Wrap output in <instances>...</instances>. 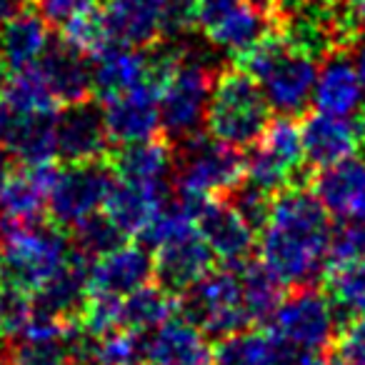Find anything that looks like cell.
<instances>
[{
    "instance_id": "6da1fadb",
    "label": "cell",
    "mask_w": 365,
    "mask_h": 365,
    "mask_svg": "<svg viewBox=\"0 0 365 365\" xmlns=\"http://www.w3.org/2000/svg\"><path fill=\"white\" fill-rule=\"evenodd\" d=\"M333 230L328 208L308 185L280 190L258 230L260 263L273 270L285 288L315 285L330 263Z\"/></svg>"
},
{
    "instance_id": "7a4b0ae2",
    "label": "cell",
    "mask_w": 365,
    "mask_h": 365,
    "mask_svg": "<svg viewBox=\"0 0 365 365\" xmlns=\"http://www.w3.org/2000/svg\"><path fill=\"white\" fill-rule=\"evenodd\" d=\"M318 58L293 46L278 28H270L250 51L235 58V66L258 81L270 110L300 118L308 113L318 81Z\"/></svg>"
},
{
    "instance_id": "3957f363",
    "label": "cell",
    "mask_w": 365,
    "mask_h": 365,
    "mask_svg": "<svg viewBox=\"0 0 365 365\" xmlns=\"http://www.w3.org/2000/svg\"><path fill=\"white\" fill-rule=\"evenodd\" d=\"M268 125L270 103L258 81L238 66L218 71L205 113V130L215 140L250 150Z\"/></svg>"
},
{
    "instance_id": "277c9868",
    "label": "cell",
    "mask_w": 365,
    "mask_h": 365,
    "mask_svg": "<svg viewBox=\"0 0 365 365\" xmlns=\"http://www.w3.org/2000/svg\"><path fill=\"white\" fill-rule=\"evenodd\" d=\"M245 180L243 150L205 133L175 143L173 190L185 198H225Z\"/></svg>"
},
{
    "instance_id": "5b68a950",
    "label": "cell",
    "mask_w": 365,
    "mask_h": 365,
    "mask_svg": "<svg viewBox=\"0 0 365 365\" xmlns=\"http://www.w3.org/2000/svg\"><path fill=\"white\" fill-rule=\"evenodd\" d=\"M3 245V278L21 293H38L53 280L73 255V240L66 228L53 220H41L0 238Z\"/></svg>"
},
{
    "instance_id": "8992f818",
    "label": "cell",
    "mask_w": 365,
    "mask_h": 365,
    "mask_svg": "<svg viewBox=\"0 0 365 365\" xmlns=\"http://www.w3.org/2000/svg\"><path fill=\"white\" fill-rule=\"evenodd\" d=\"M215 68L180 46L160 86V128L173 143L200 133L215 86Z\"/></svg>"
},
{
    "instance_id": "52a82bcc",
    "label": "cell",
    "mask_w": 365,
    "mask_h": 365,
    "mask_svg": "<svg viewBox=\"0 0 365 365\" xmlns=\"http://www.w3.org/2000/svg\"><path fill=\"white\" fill-rule=\"evenodd\" d=\"M245 180L273 195L293 185H310L313 168L305 160L303 133L295 118L275 115V120H270L260 140L245 155Z\"/></svg>"
},
{
    "instance_id": "ba28073f",
    "label": "cell",
    "mask_w": 365,
    "mask_h": 365,
    "mask_svg": "<svg viewBox=\"0 0 365 365\" xmlns=\"http://www.w3.org/2000/svg\"><path fill=\"white\" fill-rule=\"evenodd\" d=\"M178 298H180L178 308L182 310V318L198 325L205 335L223 338V335L253 328L243 303L240 275L235 265H225L218 270L213 268Z\"/></svg>"
},
{
    "instance_id": "9c48e42d",
    "label": "cell",
    "mask_w": 365,
    "mask_h": 365,
    "mask_svg": "<svg viewBox=\"0 0 365 365\" xmlns=\"http://www.w3.org/2000/svg\"><path fill=\"white\" fill-rule=\"evenodd\" d=\"M338 328L340 320L333 303L323 293V288L318 290L315 285L288 288L283 303L270 318V333L280 343L305 350V353L330 350Z\"/></svg>"
},
{
    "instance_id": "30bf717a",
    "label": "cell",
    "mask_w": 365,
    "mask_h": 365,
    "mask_svg": "<svg viewBox=\"0 0 365 365\" xmlns=\"http://www.w3.org/2000/svg\"><path fill=\"white\" fill-rule=\"evenodd\" d=\"M113 182L115 173L108 158L96 163H76V165L63 163L48 195V215L56 225L71 230L73 225L106 205Z\"/></svg>"
},
{
    "instance_id": "8fae6325",
    "label": "cell",
    "mask_w": 365,
    "mask_h": 365,
    "mask_svg": "<svg viewBox=\"0 0 365 365\" xmlns=\"http://www.w3.org/2000/svg\"><path fill=\"white\" fill-rule=\"evenodd\" d=\"M195 28L213 48L238 58L273 28V18L253 0H198Z\"/></svg>"
},
{
    "instance_id": "7c38bea8",
    "label": "cell",
    "mask_w": 365,
    "mask_h": 365,
    "mask_svg": "<svg viewBox=\"0 0 365 365\" xmlns=\"http://www.w3.org/2000/svg\"><path fill=\"white\" fill-rule=\"evenodd\" d=\"M193 213L195 225L213 255L223 265H243L258 245V230L225 198H185L175 195Z\"/></svg>"
},
{
    "instance_id": "4fadbf2b",
    "label": "cell",
    "mask_w": 365,
    "mask_h": 365,
    "mask_svg": "<svg viewBox=\"0 0 365 365\" xmlns=\"http://www.w3.org/2000/svg\"><path fill=\"white\" fill-rule=\"evenodd\" d=\"M305 160L315 170L338 165V163L365 153V106L353 115H328V113H305L300 120Z\"/></svg>"
},
{
    "instance_id": "5bb4252c",
    "label": "cell",
    "mask_w": 365,
    "mask_h": 365,
    "mask_svg": "<svg viewBox=\"0 0 365 365\" xmlns=\"http://www.w3.org/2000/svg\"><path fill=\"white\" fill-rule=\"evenodd\" d=\"M58 175V165H23V170H13L8 182L0 188V238L13 230L28 228L48 213V195Z\"/></svg>"
},
{
    "instance_id": "9a60e30c",
    "label": "cell",
    "mask_w": 365,
    "mask_h": 365,
    "mask_svg": "<svg viewBox=\"0 0 365 365\" xmlns=\"http://www.w3.org/2000/svg\"><path fill=\"white\" fill-rule=\"evenodd\" d=\"M215 255L205 238L200 235L198 225L190 230L163 240L153 248V275L158 285L170 290L173 295H182L190 285L198 283L203 275L213 270Z\"/></svg>"
},
{
    "instance_id": "2e32d148",
    "label": "cell",
    "mask_w": 365,
    "mask_h": 365,
    "mask_svg": "<svg viewBox=\"0 0 365 365\" xmlns=\"http://www.w3.org/2000/svg\"><path fill=\"white\" fill-rule=\"evenodd\" d=\"M56 123V113H26L0 98V143L23 165H43L58 158Z\"/></svg>"
},
{
    "instance_id": "e0dca14e",
    "label": "cell",
    "mask_w": 365,
    "mask_h": 365,
    "mask_svg": "<svg viewBox=\"0 0 365 365\" xmlns=\"http://www.w3.org/2000/svg\"><path fill=\"white\" fill-rule=\"evenodd\" d=\"M58 158L68 165L76 163H96L110 155V135H108L103 106L83 101L66 106L58 113Z\"/></svg>"
},
{
    "instance_id": "ac0fdd59",
    "label": "cell",
    "mask_w": 365,
    "mask_h": 365,
    "mask_svg": "<svg viewBox=\"0 0 365 365\" xmlns=\"http://www.w3.org/2000/svg\"><path fill=\"white\" fill-rule=\"evenodd\" d=\"M101 106L108 135L115 145L148 140L160 130V88L153 81L108 98Z\"/></svg>"
},
{
    "instance_id": "d6986e66",
    "label": "cell",
    "mask_w": 365,
    "mask_h": 365,
    "mask_svg": "<svg viewBox=\"0 0 365 365\" xmlns=\"http://www.w3.org/2000/svg\"><path fill=\"white\" fill-rule=\"evenodd\" d=\"M168 6L170 0H101L110 43L145 51L165 41Z\"/></svg>"
},
{
    "instance_id": "ffe728a7",
    "label": "cell",
    "mask_w": 365,
    "mask_h": 365,
    "mask_svg": "<svg viewBox=\"0 0 365 365\" xmlns=\"http://www.w3.org/2000/svg\"><path fill=\"white\" fill-rule=\"evenodd\" d=\"M108 163L120 180L158 190H170V175L175 168V143L163 133V135H153L148 140L118 145L110 150Z\"/></svg>"
},
{
    "instance_id": "44dd1931",
    "label": "cell",
    "mask_w": 365,
    "mask_h": 365,
    "mask_svg": "<svg viewBox=\"0 0 365 365\" xmlns=\"http://www.w3.org/2000/svg\"><path fill=\"white\" fill-rule=\"evenodd\" d=\"M150 278L153 255L148 253V245L123 243L91 263L88 293L125 298L133 290L150 283Z\"/></svg>"
},
{
    "instance_id": "7402d4cb",
    "label": "cell",
    "mask_w": 365,
    "mask_h": 365,
    "mask_svg": "<svg viewBox=\"0 0 365 365\" xmlns=\"http://www.w3.org/2000/svg\"><path fill=\"white\" fill-rule=\"evenodd\" d=\"M46 81L48 91L53 93L61 108L76 106V103L93 98V71L86 53L73 48L68 41L58 38L51 41L48 51L36 63Z\"/></svg>"
},
{
    "instance_id": "603a6c76",
    "label": "cell",
    "mask_w": 365,
    "mask_h": 365,
    "mask_svg": "<svg viewBox=\"0 0 365 365\" xmlns=\"http://www.w3.org/2000/svg\"><path fill=\"white\" fill-rule=\"evenodd\" d=\"M310 188L330 215L365 218V153L313 173Z\"/></svg>"
},
{
    "instance_id": "cb8c5ba5",
    "label": "cell",
    "mask_w": 365,
    "mask_h": 365,
    "mask_svg": "<svg viewBox=\"0 0 365 365\" xmlns=\"http://www.w3.org/2000/svg\"><path fill=\"white\" fill-rule=\"evenodd\" d=\"M93 71V98L108 101L113 96L130 91L135 86L153 81L150 76V56L148 51L108 43L103 51L91 56Z\"/></svg>"
},
{
    "instance_id": "d4e9b609",
    "label": "cell",
    "mask_w": 365,
    "mask_h": 365,
    "mask_svg": "<svg viewBox=\"0 0 365 365\" xmlns=\"http://www.w3.org/2000/svg\"><path fill=\"white\" fill-rule=\"evenodd\" d=\"M365 86L350 51L333 53L323 61L315 81L313 103L320 113L328 115H353L365 106L363 103Z\"/></svg>"
},
{
    "instance_id": "484cf974",
    "label": "cell",
    "mask_w": 365,
    "mask_h": 365,
    "mask_svg": "<svg viewBox=\"0 0 365 365\" xmlns=\"http://www.w3.org/2000/svg\"><path fill=\"white\" fill-rule=\"evenodd\" d=\"M205 333L188 318H170L145 335V363L150 365H210Z\"/></svg>"
},
{
    "instance_id": "4316f807",
    "label": "cell",
    "mask_w": 365,
    "mask_h": 365,
    "mask_svg": "<svg viewBox=\"0 0 365 365\" xmlns=\"http://www.w3.org/2000/svg\"><path fill=\"white\" fill-rule=\"evenodd\" d=\"M168 200H170V190L148 188V185L115 178L103 213L115 223V228L125 238H140V233L150 225V220L160 213Z\"/></svg>"
},
{
    "instance_id": "83f0119b",
    "label": "cell",
    "mask_w": 365,
    "mask_h": 365,
    "mask_svg": "<svg viewBox=\"0 0 365 365\" xmlns=\"http://www.w3.org/2000/svg\"><path fill=\"white\" fill-rule=\"evenodd\" d=\"M88 260L91 258H86V255L73 248V255L66 263V268L53 280H48L38 293L31 295L33 308L58 315L63 320H71V323H78V315H81L83 305L88 300V275H91V263Z\"/></svg>"
},
{
    "instance_id": "f1b7e54d",
    "label": "cell",
    "mask_w": 365,
    "mask_h": 365,
    "mask_svg": "<svg viewBox=\"0 0 365 365\" xmlns=\"http://www.w3.org/2000/svg\"><path fill=\"white\" fill-rule=\"evenodd\" d=\"M48 46H51V26L36 8H28L26 13L0 26V58L6 61L11 73L36 66Z\"/></svg>"
},
{
    "instance_id": "f546056e",
    "label": "cell",
    "mask_w": 365,
    "mask_h": 365,
    "mask_svg": "<svg viewBox=\"0 0 365 365\" xmlns=\"http://www.w3.org/2000/svg\"><path fill=\"white\" fill-rule=\"evenodd\" d=\"M320 288L330 298L335 313L343 315V323L365 315V258L330 260Z\"/></svg>"
},
{
    "instance_id": "4dcf8cb0",
    "label": "cell",
    "mask_w": 365,
    "mask_h": 365,
    "mask_svg": "<svg viewBox=\"0 0 365 365\" xmlns=\"http://www.w3.org/2000/svg\"><path fill=\"white\" fill-rule=\"evenodd\" d=\"M280 340L273 333L245 328L218 338L210 350V365H275Z\"/></svg>"
},
{
    "instance_id": "1f68e13d",
    "label": "cell",
    "mask_w": 365,
    "mask_h": 365,
    "mask_svg": "<svg viewBox=\"0 0 365 365\" xmlns=\"http://www.w3.org/2000/svg\"><path fill=\"white\" fill-rule=\"evenodd\" d=\"M240 275V290H243V303L250 315V323L260 325L268 323L275 315L278 305L285 298V285L270 268L255 260H245L243 265H235Z\"/></svg>"
},
{
    "instance_id": "d6a6232c",
    "label": "cell",
    "mask_w": 365,
    "mask_h": 365,
    "mask_svg": "<svg viewBox=\"0 0 365 365\" xmlns=\"http://www.w3.org/2000/svg\"><path fill=\"white\" fill-rule=\"evenodd\" d=\"M178 310V295L165 290L163 285H143L123 298L120 325L138 330V333H153L163 323L173 318Z\"/></svg>"
},
{
    "instance_id": "836d02e7",
    "label": "cell",
    "mask_w": 365,
    "mask_h": 365,
    "mask_svg": "<svg viewBox=\"0 0 365 365\" xmlns=\"http://www.w3.org/2000/svg\"><path fill=\"white\" fill-rule=\"evenodd\" d=\"M61 38L71 43L73 48H78L81 53H86L88 58L96 56L98 51H103V48L110 43V38H108V31H106V18H103L101 0L88 3L86 8H81V11L61 28Z\"/></svg>"
},
{
    "instance_id": "e575fe53",
    "label": "cell",
    "mask_w": 365,
    "mask_h": 365,
    "mask_svg": "<svg viewBox=\"0 0 365 365\" xmlns=\"http://www.w3.org/2000/svg\"><path fill=\"white\" fill-rule=\"evenodd\" d=\"M71 240L78 253L96 260V258H101V255L110 253L118 245H123L128 238L115 228V223H113L106 213L98 210V213L88 215L86 220H81L78 225H73Z\"/></svg>"
},
{
    "instance_id": "d590c367",
    "label": "cell",
    "mask_w": 365,
    "mask_h": 365,
    "mask_svg": "<svg viewBox=\"0 0 365 365\" xmlns=\"http://www.w3.org/2000/svg\"><path fill=\"white\" fill-rule=\"evenodd\" d=\"M68 340H28L18 338L8 343L0 365H71Z\"/></svg>"
},
{
    "instance_id": "8d00e7d4",
    "label": "cell",
    "mask_w": 365,
    "mask_h": 365,
    "mask_svg": "<svg viewBox=\"0 0 365 365\" xmlns=\"http://www.w3.org/2000/svg\"><path fill=\"white\" fill-rule=\"evenodd\" d=\"M333 365H365V315L345 320L330 345Z\"/></svg>"
},
{
    "instance_id": "74e56055",
    "label": "cell",
    "mask_w": 365,
    "mask_h": 365,
    "mask_svg": "<svg viewBox=\"0 0 365 365\" xmlns=\"http://www.w3.org/2000/svg\"><path fill=\"white\" fill-rule=\"evenodd\" d=\"M88 3H96V0H33V8L46 18L48 26L61 31V28L66 26L81 8H86Z\"/></svg>"
},
{
    "instance_id": "f35d334b",
    "label": "cell",
    "mask_w": 365,
    "mask_h": 365,
    "mask_svg": "<svg viewBox=\"0 0 365 365\" xmlns=\"http://www.w3.org/2000/svg\"><path fill=\"white\" fill-rule=\"evenodd\" d=\"M33 8V0H0V26Z\"/></svg>"
},
{
    "instance_id": "ab89813d",
    "label": "cell",
    "mask_w": 365,
    "mask_h": 365,
    "mask_svg": "<svg viewBox=\"0 0 365 365\" xmlns=\"http://www.w3.org/2000/svg\"><path fill=\"white\" fill-rule=\"evenodd\" d=\"M283 6L290 8H310V11H325V8H335L340 6L343 0H280ZM278 3V6H280Z\"/></svg>"
},
{
    "instance_id": "60d3db41",
    "label": "cell",
    "mask_w": 365,
    "mask_h": 365,
    "mask_svg": "<svg viewBox=\"0 0 365 365\" xmlns=\"http://www.w3.org/2000/svg\"><path fill=\"white\" fill-rule=\"evenodd\" d=\"M13 158H16V155H13V153L8 150L3 143H0V188L6 185L8 178H11L13 170H16V163H13Z\"/></svg>"
},
{
    "instance_id": "b9f144b4",
    "label": "cell",
    "mask_w": 365,
    "mask_h": 365,
    "mask_svg": "<svg viewBox=\"0 0 365 365\" xmlns=\"http://www.w3.org/2000/svg\"><path fill=\"white\" fill-rule=\"evenodd\" d=\"M353 61H355V68H358V73H360V81H363V86H365V36L355 43V58Z\"/></svg>"
},
{
    "instance_id": "7bdbcfd3",
    "label": "cell",
    "mask_w": 365,
    "mask_h": 365,
    "mask_svg": "<svg viewBox=\"0 0 365 365\" xmlns=\"http://www.w3.org/2000/svg\"><path fill=\"white\" fill-rule=\"evenodd\" d=\"M345 3H348V8L355 13V18L365 26V0H345Z\"/></svg>"
},
{
    "instance_id": "ee69618b",
    "label": "cell",
    "mask_w": 365,
    "mask_h": 365,
    "mask_svg": "<svg viewBox=\"0 0 365 365\" xmlns=\"http://www.w3.org/2000/svg\"><path fill=\"white\" fill-rule=\"evenodd\" d=\"M6 348H8V333H6V325H3V293H0V358H3Z\"/></svg>"
},
{
    "instance_id": "f6af8a7d",
    "label": "cell",
    "mask_w": 365,
    "mask_h": 365,
    "mask_svg": "<svg viewBox=\"0 0 365 365\" xmlns=\"http://www.w3.org/2000/svg\"><path fill=\"white\" fill-rule=\"evenodd\" d=\"M253 3L260 8V11H265L270 18H273V13H275V8H278V3H280V0H253Z\"/></svg>"
},
{
    "instance_id": "bcb514c9",
    "label": "cell",
    "mask_w": 365,
    "mask_h": 365,
    "mask_svg": "<svg viewBox=\"0 0 365 365\" xmlns=\"http://www.w3.org/2000/svg\"><path fill=\"white\" fill-rule=\"evenodd\" d=\"M0 278H3V253H0Z\"/></svg>"
},
{
    "instance_id": "7dc6e473",
    "label": "cell",
    "mask_w": 365,
    "mask_h": 365,
    "mask_svg": "<svg viewBox=\"0 0 365 365\" xmlns=\"http://www.w3.org/2000/svg\"><path fill=\"white\" fill-rule=\"evenodd\" d=\"M71 365H76V363H71Z\"/></svg>"
},
{
    "instance_id": "c3c4849f",
    "label": "cell",
    "mask_w": 365,
    "mask_h": 365,
    "mask_svg": "<svg viewBox=\"0 0 365 365\" xmlns=\"http://www.w3.org/2000/svg\"><path fill=\"white\" fill-rule=\"evenodd\" d=\"M145 365H150V363H145Z\"/></svg>"
}]
</instances>
